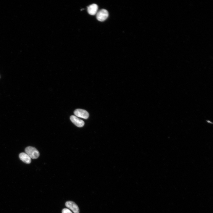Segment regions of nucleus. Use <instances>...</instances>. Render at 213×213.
Instances as JSON below:
<instances>
[{
  "instance_id": "nucleus-1",
  "label": "nucleus",
  "mask_w": 213,
  "mask_h": 213,
  "mask_svg": "<svg viewBox=\"0 0 213 213\" xmlns=\"http://www.w3.org/2000/svg\"><path fill=\"white\" fill-rule=\"evenodd\" d=\"M25 153L31 158L33 159H37L39 156V153L35 147L32 146H28L25 149Z\"/></svg>"
},
{
  "instance_id": "nucleus-2",
  "label": "nucleus",
  "mask_w": 213,
  "mask_h": 213,
  "mask_svg": "<svg viewBox=\"0 0 213 213\" xmlns=\"http://www.w3.org/2000/svg\"><path fill=\"white\" fill-rule=\"evenodd\" d=\"M109 14L107 11L104 9L100 10L96 13V17L97 20L100 21H104L108 17Z\"/></svg>"
},
{
  "instance_id": "nucleus-3",
  "label": "nucleus",
  "mask_w": 213,
  "mask_h": 213,
  "mask_svg": "<svg viewBox=\"0 0 213 213\" xmlns=\"http://www.w3.org/2000/svg\"><path fill=\"white\" fill-rule=\"evenodd\" d=\"M74 114L77 117L84 119H87L89 117L88 113L86 110L81 109H77L74 112Z\"/></svg>"
},
{
  "instance_id": "nucleus-4",
  "label": "nucleus",
  "mask_w": 213,
  "mask_h": 213,
  "mask_svg": "<svg viewBox=\"0 0 213 213\" xmlns=\"http://www.w3.org/2000/svg\"><path fill=\"white\" fill-rule=\"evenodd\" d=\"M65 205L66 207L71 209L74 213H79L78 207L74 202L72 201H67L65 203Z\"/></svg>"
},
{
  "instance_id": "nucleus-5",
  "label": "nucleus",
  "mask_w": 213,
  "mask_h": 213,
  "mask_svg": "<svg viewBox=\"0 0 213 213\" xmlns=\"http://www.w3.org/2000/svg\"><path fill=\"white\" fill-rule=\"evenodd\" d=\"M70 120L74 124L78 127H82L84 125V122L75 116H71Z\"/></svg>"
},
{
  "instance_id": "nucleus-6",
  "label": "nucleus",
  "mask_w": 213,
  "mask_h": 213,
  "mask_svg": "<svg viewBox=\"0 0 213 213\" xmlns=\"http://www.w3.org/2000/svg\"><path fill=\"white\" fill-rule=\"evenodd\" d=\"M98 9V5L96 4H93L88 7L87 11L90 14L93 15L97 13Z\"/></svg>"
},
{
  "instance_id": "nucleus-7",
  "label": "nucleus",
  "mask_w": 213,
  "mask_h": 213,
  "mask_svg": "<svg viewBox=\"0 0 213 213\" xmlns=\"http://www.w3.org/2000/svg\"><path fill=\"white\" fill-rule=\"evenodd\" d=\"M19 157L20 159L26 164H29L31 162V158L26 153H20Z\"/></svg>"
},
{
  "instance_id": "nucleus-8",
  "label": "nucleus",
  "mask_w": 213,
  "mask_h": 213,
  "mask_svg": "<svg viewBox=\"0 0 213 213\" xmlns=\"http://www.w3.org/2000/svg\"><path fill=\"white\" fill-rule=\"evenodd\" d=\"M62 213H72V212L69 209L64 208L62 211Z\"/></svg>"
}]
</instances>
